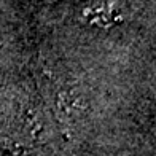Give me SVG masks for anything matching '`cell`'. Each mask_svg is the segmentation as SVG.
<instances>
[{"mask_svg": "<svg viewBox=\"0 0 156 156\" xmlns=\"http://www.w3.org/2000/svg\"><path fill=\"white\" fill-rule=\"evenodd\" d=\"M80 18L86 26L108 30L121 24L123 10L118 0H88L80 10Z\"/></svg>", "mask_w": 156, "mask_h": 156, "instance_id": "obj_1", "label": "cell"}]
</instances>
